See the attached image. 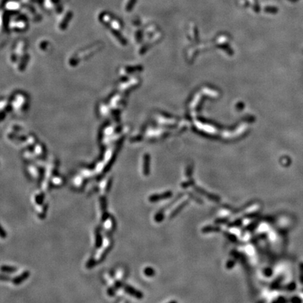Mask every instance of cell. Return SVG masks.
Segmentation results:
<instances>
[{"label": "cell", "instance_id": "6da1fadb", "mask_svg": "<svg viewBox=\"0 0 303 303\" xmlns=\"http://www.w3.org/2000/svg\"><path fill=\"white\" fill-rule=\"evenodd\" d=\"M172 196V192L168 191V192H166L163 194H160V195H154L150 196V197L149 198V200L150 201L152 202H155L157 201H159V200L161 199H168V198Z\"/></svg>", "mask_w": 303, "mask_h": 303}, {"label": "cell", "instance_id": "7a4b0ae2", "mask_svg": "<svg viewBox=\"0 0 303 303\" xmlns=\"http://www.w3.org/2000/svg\"><path fill=\"white\" fill-rule=\"evenodd\" d=\"M125 289H126V291H127V293H129V294H131V295L136 296V298H139V299H140V298H143V294L141 293L140 292V291L136 290V289L133 288L131 286H126V287H125Z\"/></svg>", "mask_w": 303, "mask_h": 303}, {"label": "cell", "instance_id": "3957f363", "mask_svg": "<svg viewBox=\"0 0 303 303\" xmlns=\"http://www.w3.org/2000/svg\"><path fill=\"white\" fill-rule=\"evenodd\" d=\"M220 228L218 227H211V226H208L204 227V229H202L203 232H218L220 231Z\"/></svg>", "mask_w": 303, "mask_h": 303}, {"label": "cell", "instance_id": "277c9868", "mask_svg": "<svg viewBox=\"0 0 303 303\" xmlns=\"http://www.w3.org/2000/svg\"><path fill=\"white\" fill-rule=\"evenodd\" d=\"M149 161H148V159L147 158L146 159H145L144 161V166H143V172H144L145 175H149Z\"/></svg>", "mask_w": 303, "mask_h": 303}, {"label": "cell", "instance_id": "5b68a950", "mask_svg": "<svg viewBox=\"0 0 303 303\" xmlns=\"http://www.w3.org/2000/svg\"><path fill=\"white\" fill-rule=\"evenodd\" d=\"M144 272H145V274H146L147 276H149V277H151V276H154V274H155V272H154V270L152 268H151V267H147V268H145V270H144Z\"/></svg>", "mask_w": 303, "mask_h": 303}, {"label": "cell", "instance_id": "8992f818", "mask_svg": "<svg viewBox=\"0 0 303 303\" xmlns=\"http://www.w3.org/2000/svg\"><path fill=\"white\" fill-rule=\"evenodd\" d=\"M185 204H186V203H183V204H182L181 205V206L177 207V208L176 209V210H175V211H174L173 212V213H172V215H175V214H177V213H178V211H181V209H182V207H183V206H184V205H185Z\"/></svg>", "mask_w": 303, "mask_h": 303}, {"label": "cell", "instance_id": "52a82bcc", "mask_svg": "<svg viewBox=\"0 0 303 303\" xmlns=\"http://www.w3.org/2000/svg\"><path fill=\"white\" fill-rule=\"evenodd\" d=\"M4 235V232L2 231V229L1 228V227H0V236H3Z\"/></svg>", "mask_w": 303, "mask_h": 303}]
</instances>
